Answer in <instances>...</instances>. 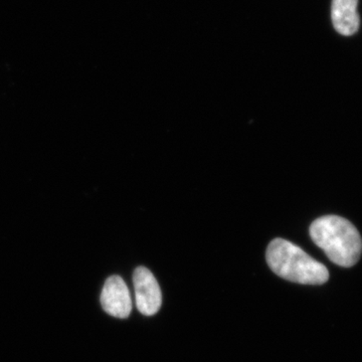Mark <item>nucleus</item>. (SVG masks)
Wrapping results in <instances>:
<instances>
[{"instance_id":"obj_2","label":"nucleus","mask_w":362,"mask_h":362,"mask_svg":"<svg viewBox=\"0 0 362 362\" xmlns=\"http://www.w3.org/2000/svg\"><path fill=\"white\" fill-rule=\"evenodd\" d=\"M267 263L279 277L303 285H322L329 279L323 264L289 240H272L266 252Z\"/></svg>"},{"instance_id":"obj_1","label":"nucleus","mask_w":362,"mask_h":362,"mask_svg":"<svg viewBox=\"0 0 362 362\" xmlns=\"http://www.w3.org/2000/svg\"><path fill=\"white\" fill-rule=\"evenodd\" d=\"M309 233L332 263L350 268L361 259V235L356 226L341 216H321L312 223Z\"/></svg>"},{"instance_id":"obj_3","label":"nucleus","mask_w":362,"mask_h":362,"mask_svg":"<svg viewBox=\"0 0 362 362\" xmlns=\"http://www.w3.org/2000/svg\"><path fill=\"white\" fill-rule=\"evenodd\" d=\"M133 285L136 306L140 313L146 316L156 314L161 307L162 294L153 274L145 267H138L133 274Z\"/></svg>"},{"instance_id":"obj_4","label":"nucleus","mask_w":362,"mask_h":362,"mask_svg":"<svg viewBox=\"0 0 362 362\" xmlns=\"http://www.w3.org/2000/svg\"><path fill=\"white\" fill-rule=\"evenodd\" d=\"M100 301L103 310L116 318H127L132 311L129 289L119 276H111L107 279Z\"/></svg>"},{"instance_id":"obj_5","label":"nucleus","mask_w":362,"mask_h":362,"mask_svg":"<svg viewBox=\"0 0 362 362\" xmlns=\"http://www.w3.org/2000/svg\"><path fill=\"white\" fill-rule=\"evenodd\" d=\"M358 0H332L331 20L335 30L345 37L356 35L361 26Z\"/></svg>"}]
</instances>
